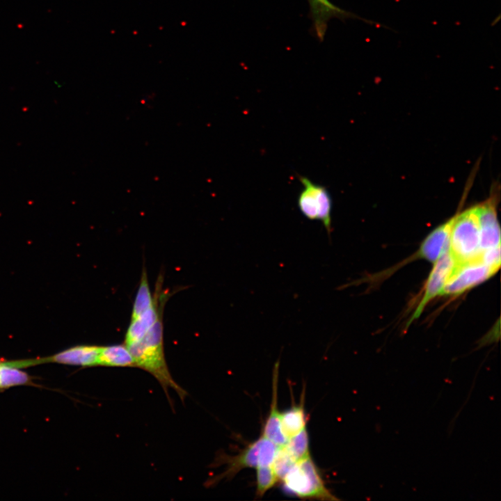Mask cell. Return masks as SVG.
Returning <instances> with one entry per match:
<instances>
[{"label": "cell", "instance_id": "cell-1", "mask_svg": "<svg viewBox=\"0 0 501 501\" xmlns=\"http://www.w3.org/2000/svg\"><path fill=\"white\" fill-rule=\"evenodd\" d=\"M132 354L135 367H140L152 375L159 382L170 402L168 388H173L182 401L186 392L173 379L168 370L164 351L162 314L154 325L139 340L127 344Z\"/></svg>", "mask_w": 501, "mask_h": 501}, {"label": "cell", "instance_id": "cell-2", "mask_svg": "<svg viewBox=\"0 0 501 501\" xmlns=\"http://www.w3.org/2000/svg\"><path fill=\"white\" fill-rule=\"evenodd\" d=\"M281 481L288 492L301 498L339 500L326 487L310 455L298 461Z\"/></svg>", "mask_w": 501, "mask_h": 501}, {"label": "cell", "instance_id": "cell-3", "mask_svg": "<svg viewBox=\"0 0 501 501\" xmlns=\"http://www.w3.org/2000/svg\"><path fill=\"white\" fill-rule=\"evenodd\" d=\"M449 250L459 264L479 257L480 232L476 206L456 214L451 230Z\"/></svg>", "mask_w": 501, "mask_h": 501}, {"label": "cell", "instance_id": "cell-4", "mask_svg": "<svg viewBox=\"0 0 501 501\" xmlns=\"http://www.w3.org/2000/svg\"><path fill=\"white\" fill-rule=\"evenodd\" d=\"M278 448L275 443L261 435L237 455L220 456L215 461L216 466L225 464V469L211 479L208 484L212 486L223 479H232L244 468L271 466Z\"/></svg>", "mask_w": 501, "mask_h": 501}, {"label": "cell", "instance_id": "cell-5", "mask_svg": "<svg viewBox=\"0 0 501 501\" xmlns=\"http://www.w3.org/2000/svg\"><path fill=\"white\" fill-rule=\"evenodd\" d=\"M299 180L303 186L297 198L299 211L309 220L321 221L330 234L333 202L328 191L306 177L299 176Z\"/></svg>", "mask_w": 501, "mask_h": 501}, {"label": "cell", "instance_id": "cell-6", "mask_svg": "<svg viewBox=\"0 0 501 501\" xmlns=\"http://www.w3.org/2000/svg\"><path fill=\"white\" fill-rule=\"evenodd\" d=\"M495 272L484 264L479 257L475 260L457 264L442 292L445 295H459L467 289L480 284Z\"/></svg>", "mask_w": 501, "mask_h": 501}, {"label": "cell", "instance_id": "cell-7", "mask_svg": "<svg viewBox=\"0 0 501 501\" xmlns=\"http://www.w3.org/2000/svg\"><path fill=\"white\" fill-rule=\"evenodd\" d=\"M499 197V186L494 184L489 197L476 205L479 223L481 251L500 246V230L496 212Z\"/></svg>", "mask_w": 501, "mask_h": 501}, {"label": "cell", "instance_id": "cell-8", "mask_svg": "<svg viewBox=\"0 0 501 501\" xmlns=\"http://www.w3.org/2000/svg\"><path fill=\"white\" fill-rule=\"evenodd\" d=\"M424 286L423 297L414 312L408 324L419 317L427 304L436 296L442 294L444 286L458 264L450 250L443 253L435 262Z\"/></svg>", "mask_w": 501, "mask_h": 501}, {"label": "cell", "instance_id": "cell-9", "mask_svg": "<svg viewBox=\"0 0 501 501\" xmlns=\"http://www.w3.org/2000/svg\"><path fill=\"white\" fill-rule=\"evenodd\" d=\"M310 8V17L312 20V33L319 41H323L328 28V22L333 18L344 20L349 18H357L369 22L367 19L358 17L355 14L345 10L329 0H307Z\"/></svg>", "mask_w": 501, "mask_h": 501}, {"label": "cell", "instance_id": "cell-10", "mask_svg": "<svg viewBox=\"0 0 501 501\" xmlns=\"http://www.w3.org/2000/svg\"><path fill=\"white\" fill-rule=\"evenodd\" d=\"M100 347L95 345H77L47 358L25 360V363L26 366L42 363H57L82 367L97 366Z\"/></svg>", "mask_w": 501, "mask_h": 501}, {"label": "cell", "instance_id": "cell-11", "mask_svg": "<svg viewBox=\"0 0 501 501\" xmlns=\"http://www.w3.org/2000/svg\"><path fill=\"white\" fill-rule=\"evenodd\" d=\"M456 215L433 230L422 243L418 253L419 257L435 262L450 249V238Z\"/></svg>", "mask_w": 501, "mask_h": 501}, {"label": "cell", "instance_id": "cell-12", "mask_svg": "<svg viewBox=\"0 0 501 501\" xmlns=\"http://www.w3.org/2000/svg\"><path fill=\"white\" fill-rule=\"evenodd\" d=\"M279 363L275 364L273 371L272 396L269 412L263 426L262 435L279 447H283L288 438L283 434L280 425V413L278 408Z\"/></svg>", "mask_w": 501, "mask_h": 501}, {"label": "cell", "instance_id": "cell-13", "mask_svg": "<svg viewBox=\"0 0 501 501\" xmlns=\"http://www.w3.org/2000/svg\"><path fill=\"white\" fill-rule=\"evenodd\" d=\"M162 294L157 292L154 297L152 305L138 317L132 319L125 335V345L141 340L154 325L162 314V302L164 300Z\"/></svg>", "mask_w": 501, "mask_h": 501}, {"label": "cell", "instance_id": "cell-14", "mask_svg": "<svg viewBox=\"0 0 501 501\" xmlns=\"http://www.w3.org/2000/svg\"><path fill=\"white\" fill-rule=\"evenodd\" d=\"M304 400L303 391L299 404L292 406L289 408L280 413L281 429L287 438L294 436L306 427L307 416L304 407Z\"/></svg>", "mask_w": 501, "mask_h": 501}, {"label": "cell", "instance_id": "cell-15", "mask_svg": "<svg viewBox=\"0 0 501 501\" xmlns=\"http://www.w3.org/2000/svg\"><path fill=\"white\" fill-rule=\"evenodd\" d=\"M98 365L106 367H135L134 358L125 344L100 347Z\"/></svg>", "mask_w": 501, "mask_h": 501}, {"label": "cell", "instance_id": "cell-16", "mask_svg": "<svg viewBox=\"0 0 501 501\" xmlns=\"http://www.w3.org/2000/svg\"><path fill=\"white\" fill-rule=\"evenodd\" d=\"M22 385H34L33 377L17 367L1 361L0 365V390Z\"/></svg>", "mask_w": 501, "mask_h": 501}, {"label": "cell", "instance_id": "cell-17", "mask_svg": "<svg viewBox=\"0 0 501 501\" xmlns=\"http://www.w3.org/2000/svg\"><path fill=\"white\" fill-rule=\"evenodd\" d=\"M283 447L296 462L310 456L307 427H304L299 433L289 438Z\"/></svg>", "mask_w": 501, "mask_h": 501}, {"label": "cell", "instance_id": "cell-18", "mask_svg": "<svg viewBox=\"0 0 501 501\" xmlns=\"http://www.w3.org/2000/svg\"><path fill=\"white\" fill-rule=\"evenodd\" d=\"M153 302L154 298L150 293L147 273L143 271L133 305L132 319L136 318L150 308Z\"/></svg>", "mask_w": 501, "mask_h": 501}, {"label": "cell", "instance_id": "cell-19", "mask_svg": "<svg viewBox=\"0 0 501 501\" xmlns=\"http://www.w3.org/2000/svg\"><path fill=\"white\" fill-rule=\"evenodd\" d=\"M256 495L262 497L267 491L273 487L278 482L271 466L256 468Z\"/></svg>", "mask_w": 501, "mask_h": 501}, {"label": "cell", "instance_id": "cell-20", "mask_svg": "<svg viewBox=\"0 0 501 501\" xmlns=\"http://www.w3.org/2000/svg\"><path fill=\"white\" fill-rule=\"evenodd\" d=\"M296 463L285 448L281 447L278 448L271 466L278 480H282Z\"/></svg>", "mask_w": 501, "mask_h": 501}, {"label": "cell", "instance_id": "cell-21", "mask_svg": "<svg viewBox=\"0 0 501 501\" xmlns=\"http://www.w3.org/2000/svg\"><path fill=\"white\" fill-rule=\"evenodd\" d=\"M479 258L496 273L500 266V246L481 251Z\"/></svg>", "mask_w": 501, "mask_h": 501}, {"label": "cell", "instance_id": "cell-22", "mask_svg": "<svg viewBox=\"0 0 501 501\" xmlns=\"http://www.w3.org/2000/svg\"><path fill=\"white\" fill-rule=\"evenodd\" d=\"M1 360H0V365H1Z\"/></svg>", "mask_w": 501, "mask_h": 501}]
</instances>
